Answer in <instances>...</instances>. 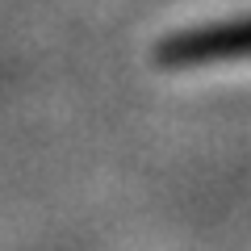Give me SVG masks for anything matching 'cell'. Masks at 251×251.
Here are the masks:
<instances>
[{
	"mask_svg": "<svg viewBox=\"0 0 251 251\" xmlns=\"http://www.w3.org/2000/svg\"><path fill=\"white\" fill-rule=\"evenodd\" d=\"M163 63L184 67V63H226V59H251V21L243 25H218V29H197L163 42L159 50Z\"/></svg>",
	"mask_w": 251,
	"mask_h": 251,
	"instance_id": "obj_1",
	"label": "cell"
}]
</instances>
